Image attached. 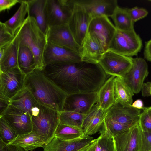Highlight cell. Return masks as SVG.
Segmentation results:
<instances>
[{
	"label": "cell",
	"instance_id": "cell-19",
	"mask_svg": "<svg viewBox=\"0 0 151 151\" xmlns=\"http://www.w3.org/2000/svg\"><path fill=\"white\" fill-rule=\"evenodd\" d=\"M85 8L91 18L105 16L111 17L118 6L116 0H74Z\"/></svg>",
	"mask_w": 151,
	"mask_h": 151
},
{
	"label": "cell",
	"instance_id": "cell-42",
	"mask_svg": "<svg viewBox=\"0 0 151 151\" xmlns=\"http://www.w3.org/2000/svg\"><path fill=\"white\" fill-rule=\"evenodd\" d=\"M144 55L146 59L151 62V39L145 42Z\"/></svg>",
	"mask_w": 151,
	"mask_h": 151
},
{
	"label": "cell",
	"instance_id": "cell-4",
	"mask_svg": "<svg viewBox=\"0 0 151 151\" xmlns=\"http://www.w3.org/2000/svg\"><path fill=\"white\" fill-rule=\"evenodd\" d=\"M60 112L39 103L32 109V131L40 135L45 144L54 137L60 123Z\"/></svg>",
	"mask_w": 151,
	"mask_h": 151
},
{
	"label": "cell",
	"instance_id": "cell-36",
	"mask_svg": "<svg viewBox=\"0 0 151 151\" xmlns=\"http://www.w3.org/2000/svg\"><path fill=\"white\" fill-rule=\"evenodd\" d=\"M104 123L108 130L113 137L134 126L109 120H104Z\"/></svg>",
	"mask_w": 151,
	"mask_h": 151
},
{
	"label": "cell",
	"instance_id": "cell-29",
	"mask_svg": "<svg viewBox=\"0 0 151 151\" xmlns=\"http://www.w3.org/2000/svg\"><path fill=\"white\" fill-rule=\"evenodd\" d=\"M20 6L14 14L4 23L6 27L13 35L21 27L25 20L28 10V4L26 0H19Z\"/></svg>",
	"mask_w": 151,
	"mask_h": 151
},
{
	"label": "cell",
	"instance_id": "cell-12",
	"mask_svg": "<svg viewBox=\"0 0 151 151\" xmlns=\"http://www.w3.org/2000/svg\"><path fill=\"white\" fill-rule=\"evenodd\" d=\"M97 92L67 95L62 111H70L86 115L97 101Z\"/></svg>",
	"mask_w": 151,
	"mask_h": 151
},
{
	"label": "cell",
	"instance_id": "cell-33",
	"mask_svg": "<svg viewBox=\"0 0 151 151\" xmlns=\"http://www.w3.org/2000/svg\"><path fill=\"white\" fill-rule=\"evenodd\" d=\"M100 130L97 139L101 151H116L113 137L107 129L104 121Z\"/></svg>",
	"mask_w": 151,
	"mask_h": 151
},
{
	"label": "cell",
	"instance_id": "cell-32",
	"mask_svg": "<svg viewBox=\"0 0 151 151\" xmlns=\"http://www.w3.org/2000/svg\"><path fill=\"white\" fill-rule=\"evenodd\" d=\"M85 115L73 111H62L60 112V123L82 129V124Z\"/></svg>",
	"mask_w": 151,
	"mask_h": 151
},
{
	"label": "cell",
	"instance_id": "cell-28",
	"mask_svg": "<svg viewBox=\"0 0 151 151\" xmlns=\"http://www.w3.org/2000/svg\"><path fill=\"white\" fill-rule=\"evenodd\" d=\"M116 29L129 31L134 30V23L129 12V9L118 6L110 17Z\"/></svg>",
	"mask_w": 151,
	"mask_h": 151
},
{
	"label": "cell",
	"instance_id": "cell-22",
	"mask_svg": "<svg viewBox=\"0 0 151 151\" xmlns=\"http://www.w3.org/2000/svg\"><path fill=\"white\" fill-rule=\"evenodd\" d=\"M28 4L27 14L35 19L40 30L46 35L49 28L47 12V0H26Z\"/></svg>",
	"mask_w": 151,
	"mask_h": 151
},
{
	"label": "cell",
	"instance_id": "cell-3",
	"mask_svg": "<svg viewBox=\"0 0 151 151\" xmlns=\"http://www.w3.org/2000/svg\"><path fill=\"white\" fill-rule=\"evenodd\" d=\"M27 14L15 37L19 48L25 47L32 51L35 58L36 69L42 70L45 66L43 55L48 42L47 36L40 30L35 19Z\"/></svg>",
	"mask_w": 151,
	"mask_h": 151
},
{
	"label": "cell",
	"instance_id": "cell-34",
	"mask_svg": "<svg viewBox=\"0 0 151 151\" xmlns=\"http://www.w3.org/2000/svg\"><path fill=\"white\" fill-rule=\"evenodd\" d=\"M0 139L8 145L18 136L14 130L2 117H0Z\"/></svg>",
	"mask_w": 151,
	"mask_h": 151
},
{
	"label": "cell",
	"instance_id": "cell-30",
	"mask_svg": "<svg viewBox=\"0 0 151 151\" xmlns=\"http://www.w3.org/2000/svg\"><path fill=\"white\" fill-rule=\"evenodd\" d=\"M18 62L19 68L26 75L36 69L34 55L27 47H24L19 48Z\"/></svg>",
	"mask_w": 151,
	"mask_h": 151
},
{
	"label": "cell",
	"instance_id": "cell-9",
	"mask_svg": "<svg viewBox=\"0 0 151 151\" xmlns=\"http://www.w3.org/2000/svg\"><path fill=\"white\" fill-rule=\"evenodd\" d=\"M116 30L108 17L100 16L91 19L87 31L97 39L105 52L108 50Z\"/></svg>",
	"mask_w": 151,
	"mask_h": 151
},
{
	"label": "cell",
	"instance_id": "cell-45",
	"mask_svg": "<svg viewBox=\"0 0 151 151\" xmlns=\"http://www.w3.org/2000/svg\"><path fill=\"white\" fill-rule=\"evenodd\" d=\"M7 151H25L22 148L17 145H8Z\"/></svg>",
	"mask_w": 151,
	"mask_h": 151
},
{
	"label": "cell",
	"instance_id": "cell-40",
	"mask_svg": "<svg viewBox=\"0 0 151 151\" xmlns=\"http://www.w3.org/2000/svg\"><path fill=\"white\" fill-rule=\"evenodd\" d=\"M18 3L19 0H0V12L9 10Z\"/></svg>",
	"mask_w": 151,
	"mask_h": 151
},
{
	"label": "cell",
	"instance_id": "cell-15",
	"mask_svg": "<svg viewBox=\"0 0 151 151\" xmlns=\"http://www.w3.org/2000/svg\"><path fill=\"white\" fill-rule=\"evenodd\" d=\"M149 73L147 64L140 57L133 58V64L123 78L134 93L141 91L145 78Z\"/></svg>",
	"mask_w": 151,
	"mask_h": 151
},
{
	"label": "cell",
	"instance_id": "cell-26",
	"mask_svg": "<svg viewBox=\"0 0 151 151\" xmlns=\"http://www.w3.org/2000/svg\"><path fill=\"white\" fill-rule=\"evenodd\" d=\"M38 102L31 93L24 87L19 91L11 100V104L29 114Z\"/></svg>",
	"mask_w": 151,
	"mask_h": 151
},
{
	"label": "cell",
	"instance_id": "cell-35",
	"mask_svg": "<svg viewBox=\"0 0 151 151\" xmlns=\"http://www.w3.org/2000/svg\"><path fill=\"white\" fill-rule=\"evenodd\" d=\"M139 124L142 131L151 133V106L143 108L140 115Z\"/></svg>",
	"mask_w": 151,
	"mask_h": 151
},
{
	"label": "cell",
	"instance_id": "cell-2",
	"mask_svg": "<svg viewBox=\"0 0 151 151\" xmlns=\"http://www.w3.org/2000/svg\"><path fill=\"white\" fill-rule=\"evenodd\" d=\"M24 87L29 90L39 104L59 112L62 111L67 94L42 70L35 69L27 75Z\"/></svg>",
	"mask_w": 151,
	"mask_h": 151
},
{
	"label": "cell",
	"instance_id": "cell-18",
	"mask_svg": "<svg viewBox=\"0 0 151 151\" xmlns=\"http://www.w3.org/2000/svg\"><path fill=\"white\" fill-rule=\"evenodd\" d=\"M141 129L139 123L113 136L116 151H139Z\"/></svg>",
	"mask_w": 151,
	"mask_h": 151
},
{
	"label": "cell",
	"instance_id": "cell-8",
	"mask_svg": "<svg viewBox=\"0 0 151 151\" xmlns=\"http://www.w3.org/2000/svg\"><path fill=\"white\" fill-rule=\"evenodd\" d=\"M74 5L73 0H47V12L49 27L68 24Z\"/></svg>",
	"mask_w": 151,
	"mask_h": 151
},
{
	"label": "cell",
	"instance_id": "cell-43",
	"mask_svg": "<svg viewBox=\"0 0 151 151\" xmlns=\"http://www.w3.org/2000/svg\"><path fill=\"white\" fill-rule=\"evenodd\" d=\"M141 91L143 96H151V82H148L144 83Z\"/></svg>",
	"mask_w": 151,
	"mask_h": 151
},
{
	"label": "cell",
	"instance_id": "cell-38",
	"mask_svg": "<svg viewBox=\"0 0 151 151\" xmlns=\"http://www.w3.org/2000/svg\"><path fill=\"white\" fill-rule=\"evenodd\" d=\"M129 12L134 22L145 18L148 14V12L146 9L138 7L129 9Z\"/></svg>",
	"mask_w": 151,
	"mask_h": 151
},
{
	"label": "cell",
	"instance_id": "cell-20",
	"mask_svg": "<svg viewBox=\"0 0 151 151\" xmlns=\"http://www.w3.org/2000/svg\"><path fill=\"white\" fill-rule=\"evenodd\" d=\"M105 51L97 39L87 31L81 46L80 56L82 61L89 63H98Z\"/></svg>",
	"mask_w": 151,
	"mask_h": 151
},
{
	"label": "cell",
	"instance_id": "cell-6",
	"mask_svg": "<svg viewBox=\"0 0 151 151\" xmlns=\"http://www.w3.org/2000/svg\"><path fill=\"white\" fill-rule=\"evenodd\" d=\"M133 59L108 50L103 53L98 63L107 75L123 78L131 69Z\"/></svg>",
	"mask_w": 151,
	"mask_h": 151
},
{
	"label": "cell",
	"instance_id": "cell-46",
	"mask_svg": "<svg viewBox=\"0 0 151 151\" xmlns=\"http://www.w3.org/2000/svg\"><path fill=\"white\" fill-rule=\"evenodd\" d=\"M143 102L140 99L136 100L132 104L133 107L139 109H143Z\"/></svg>",
	"mask_w": 151,
	"mask_h": 151
},
{
	"label": "cell",
	"instance_id": "cell-24",
	"mask_svg": "<svg viewBox=\"0 0 151 151\" xmlns=\"http://www.w3.org/2000/svg\"><path fill=\"white\" fill-rule=\"evenodd\" d=\"M116 76L108 78L97 92V103L99 107L107 111L115 103L114 80Z\"/></svg>",
	"mask_w": 151,
	"mask_h": 151
},
{
	"label": "cell",
	"instance_id": "cell-10",
	"mask_svg": "<svg viewBox=\"0 0 151 151\" xmlns=\"http://www.w3.org/2000/svg\"><path fill=\"white\" fill-rule=\"evenodd\" d=\"M74 2L68 24L77 43L81 47L91 18L81 5Z\"/></svg>",
	"mask_w": 151,
	"mask_h": 151
},
{
	"label": "cell",
	"instance_id": "cell-37",
	"mask_svg": "<svg viewBox=\"0 0 151 151\" xmlns=\"http://www.w3.org/2000/svg\"><path fill=\"white\" fill-rule=\"evenodd\" d=\"M15 36L9 31L4 23L0 22V48H4L13 40Z\"/></svg>",
	"mask_w": 151,
	"mask_h": 151
},
{
	"label": "cell",
	"instance_id": "cell-17",
	"mask_svg": "<svg viewBox=\"0 0 151 151\" xmlns=\"http://www.w3.org/2000/svg\"><path fill=\"white\" fill-rule=\"evenodd\" d=\"M45 65L55 62L75 63L82 61L80 55L69 49L48 42L44 52Z\"/></svg>",
	"mask_w": 151,
	"mask_h": 151
},
{
	"label": "cell",
	"instance_id": "cell-25",
	"mask_svg": "<svg viewBox=\"0 0 151 151\" xmlns=\"http://www.w3.org/2000/svg\"><path fill=\"white\" fill-rule=\"evenodd\" d=\"M114 88L115 103L124 106H132L134 93L123 78L115 77Z\"/></svg>",
	"mask_w": 151,
	"mask_h": 151
},
{
	"label": "cell",
	"instance_id": "cell-47",
	"mask_svg": "<svg viewBox=\"0 0 151 151\" xmlns=\"http://www.w3.org/2000/svg\"><path fill=\"white\" fill-rule=\"evenodd\" d=\"M8 145L0 139V151H7Z\"/></svg>",
	"mask_w": 151,
	"mask_h": 151
},
{
	"label": "cell",
	"instance_id": "cell-23",
	"mask_svg": "<svg viewBox=\"0 0 151 151\" xmlns=\"http://www.w3.org/2000/svg\"><path fill=\"white\" fill-rule=\"evenodd\" d=\"M18 51L19 47L15 37L9 45L5 48H0V72L19 67Z\"/></svg>",
	"mask_w": 151,
	"mask_h": 151
},
{
	"label": "cell",
	"instance_id": "cell-27",
	"mask_svg": "<svg viewBox=\"0 0 151 151\" xmlns=\"http://www.w3.org/2000/svg\"><path fill=\"white\" fill-rule=\"evenodd\" d=\"M45 144L40 136L34 132L18 136L8 145H17L23 148L25 151H32Z\"/></svg>",
	"mask_w": 151,
	"mask_h": 151
},
{
	"label": "cell",
	"instance_id": "cell-41",
	"mask_svg": "<svg viewBox=\"0 0 151 151\" xmlns=\"http://www.w3.org/2000/svg\"><path fill=\"white\" fill-rule=\"evenodd\" d=\"M82 151H101L97 139H93Z\"/></svg>",
	"mask_w": 151,
	"mask_h": 151
},
{
	"label": "cell",
	"instance_id": "cell-44",
	"mask_svg": "<svg viewBox=\"0 0 151 151\" xmlns=\"http://www.w3.org/2000/svg\"><path fill=\"white\" fill-rule=\"evenodd\" d=\"M10 104V101L0 99V116L3 114Z\"/></svg>",
	"mask_w": 151,
	"mask_h": 151
},
{
	"label": "cell",
	"instance_id": "cell-13",
	"mask_svg": "<svg viewBox=\"0 0 151 151\" xmlns=\"http://www.w3.org/2000/svg\"><path fill=\"white\" fill-rule=\"evenodd\" d=\"M46 36L48 42L70 49L80 55L81 47L76 41L68 24L50 27Z\"/></svg>",
	"mask_w": 151,
	"mask_h": 151
},
{
	"label": "cell",
	"instance_id": "cell-5",
	"mask_svg": "<svg viewBox=\"0 0 151 151\" xmlns=\"http://www.w3.org/2000/svg\"><path fill=\"white\" fill-rule=\"evenodd\" d=\"M142 46V40L134 29L129 31L116 29L108 50L132 57L137 55Z\"/></svg>",
	"mask_w": 151,
	"mask_h": 151
},
{
	"label": "cell",
	"instance_id": "cell-21",
	"mask_svg": "<svg viewBox=\"0 0 151 151\" xmlns=\"http://www.w3.org/2000/svg\"><path fill=\"white\" fill-rule=\"evenodd\" d=\"M107 111L103 110L97 103L85 115L82 129L85 135L91 136L101 129L104 121Z\"/></svg>",
	"mask_w": 151,
	"mask_h": 151
},
{
	"label": "cell",
	"instance_id": "cell-7",
	"mask_svg": "<svg viewBox=\"0 0 151 151\" xmlns=\"http://www.w3.org/2000/svg\"><path fill=\"white\" fill-rule=\"evenodd\" d=\"M26 76L19 67L0 72V99L11 101L24 87Z\"/></svg>",
	"mask_w": 151,
	"mask_h": 151
},
{
	"label": "cell",
	"instance_id": "cell-39",
	"mask_svg": "<svg viewBox=\"0 0 151 151\" xmlns=\"http://www.w3.org/2000/svg\"><path fill=\"white\" fill-rule=\"evenodd\" d=\"M139 151H151V133L141 131Z\"/></svg>",
	"mask_w": 151,
	"mask_h": 151
},
{
	"label": "cell",
	"instance_id": "cell-1",
	"mask_svg": "<svg viewBox=\"0 0 151 151\" xmlns=\"http://www.w3.org/2000/svg\"><path fill=\"white\" fill-rule=\"evenodd\" d=\"M44 74L67 95L97 92L107 79L99 63L81 61L46 65Z\"/></svg>",
	"mask_w": 151,
	"mask_h": 151
},
{
	"label": "cell",
	"instance_id": "cell-14",
	"mask_svg": "<svg viewBox=\"0 0 151 151\" xmlns=\"http://www.w3.org/2000/svg\"><path fill=\"white\" fill-rule=\"evenodd\" d=\"M140 113L139 109L132 106H124L115 103L107 110L105 120L134 126L138 123Z\"/></svg>",
	"mask_w": 151,
	"mask_h": 151
},
{
	"label": "cell",
	"instance_id": "cell-16",
	"mask_svg": "<svg viewBox=\"0 0 151 151\" xmlns=\"http://www.w3.org/2000/svg\"><path fill=\"white\" fill-rule=\"evenodd\" d=\"M93 139V138L89 135L67 140L54 136L42 147L43 151H82Z\"/></svg>",
	"mask_w": 151,
	"mask_h": 151
},
{
	"label": "cell",
	"instance_id": "cell-11",
	"mask_svg": "<svg viewBox=\"0 0 151 151\" xmlns=\"http://www.w3.org/2000/svg\"><path fill=\"white\" fill-rule=\"evenodd\" d=\"M0 117L2 118L9 124L18 136L29 133L32 131L30 114L11 104Z\"/></svg>",
	"mask_w": 151,
	"mask_h": 151
},
{
	"label": "cell",
	"instance_id": "cell-31",
	"mask_svg": "<svg viewBox=\"0 0 151 151\" xmlns=\"http://www.w3.org/2000/svg\"><path fill=\"white\" fill-rule=\"evenodd\" d=\"M85 135L82 129L74 127L59 123L54 136L64 140L76 139Z\"/></svg>",
	"mask_w": 151,
	"mask_h": 151
}]
</instances>
